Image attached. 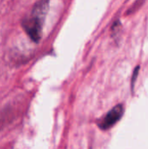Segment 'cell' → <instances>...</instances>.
<instances>
[{"mask_svg": "<svg viewBox=\"0 0 148 149\" xmlns=\"http://www.w3.org/2000/svg\"><path fill=\"white\" fill-rule=\"evenodd\" d=\"M50 0H39L32 7L30 15L21 20V26L27 36L34 43H38L42 38L44 20L49 10Z\"/></svg>", "mask_w": 148, "mask_h": 149, "instance_id": "1", "label": "cell"}, {"mask_svg": "<svg viewBox=\"0 0 148 149\" xmlns=\"http://www.w3.org/2000/svg\"><path fill=\"white\" fill-rule=\"evenodd\" d=\"M124 113V108L122 105L115 106L112 110H110L103 120L99 123V127L103 130H107L114 126L122 117Z\"/></svg>", "mask_w": 148, "mask_h": 149, "instance_id": "2", "label": "cell"}, {"mask_svg": "<svg viewBox=\"0 0 148 149\" xmlns=\"http://www.w3.org/2000/svg\"><path fill=\"white\" fill-rule=\"evenodd\" d=\"M120 29H121V23H120V21H116L114 23V24L113 25V27H112L113 34L115 35L117 32H119L120 31Z\"/></svg>", "mask_w": 148, "mask_h": 149, "instance_id": "3", "label": "cell"}, {"mask_svg": "<svg viewBox=\"0 0 148 149\" xmlns=\"http://www.w3.org/2000/svg\"><path fill=\"white\" fill-rule=\"evenodd\" d=\"M139 71H140V66H137L134 71H133V77H132V82H131V85H132V89H133V86H134V83L136 81V79L139 75Z\"/></svg>", "mask_w": 148, "mask_h": 149, "instance_id": "4", "label": "cell"}]
</instances>
